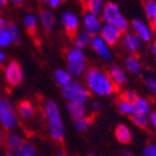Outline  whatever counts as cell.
Segmentation results:
<instances>
[{
	"label": "cell",
	"mask_w": 156,
	"mask_h": 156,
	"mask_svg": "<svg viewBox=\"0 0 156 156\" xmlns=\"http://www.w3.org/2000/svg\"><path fill=\"white\" fill-rule=\"evenodd\" d=\"M61 2H62V0H48V1H47V3H48L50 8H52V9H57L58 7L61 5Z\"/></svg>",
	"instance_id": "obj_40"
},
{
	"label": "cell",
	"mask_w": 156,
	"mask_h": 156,
	"mask_svg": "<svg viewBox=\"0 0 156 156\" xmlns=\"http://www.w3.org/2000/svg\"><path fill=\"white\" fill-rule=\"evenodd\" d=\"M87 156H94V155H92V154H90V155H87Z\"/></svg>",
	"instance_id": "obj_53"
},
{
	"label": "cell",
	"mask_w": 156,
	"mask_h": 156,
	"mask_svg": "<svg viewBox=\"0 0 156 156\" xmlns=\"http://www.w3.org/2000/svg\"><path fill=\"white\" fill-rule=\"evenodd\" d=\"M98 35L104 39L105 43L109 47L116 46L119 43L120 39H121V37H122V33L121 32L118 31L115 26L106 23L103 24Z\"/></svg>",
	"instance_id": "obj_5"
},
{
	"label": "cell",
	"mask_w": 156,
	"mask_h": 156,
	"mask_svg": "<svg viewBox=\"0 0 156 156\" xmlns=\"http://www.w3.org/2000/svg\"><path fill=\"white\" fill-rule=\"evenodd\" d=\"M16 109L18 116L23 120L31 119L34 116V112H35L33 104L30 101H27V99H23V101H19Z\"/></svg>",
	"instance_id": "obj_18"
},
{
	"label": "cell",
	"mask_w": 156,
	"mask_h": 156,
	"mask_svg": "<svg viewBox=\"0 0 156 156\" xmlns=\"http://www.w3.org/2000/svg\"><path fill=\"white\" fill-rule=\"evenodd\" d=\"M117 109L118 112L123 116H132L134 114V110H133V104L132 103H129V101H125V99L119 98L117 101Z\"/></svg>",
	"instance_id": "obj_29"
},
{
	"label": "cell",
	"mask_w": 156,
	"mask_h": 156,
	"mask_svg": "<svg viewBox=\"0 0 156 156\" xmlns=\"http://www.w3.org/2000/svg\"><path fill=\"white\" fill-rule=\"evenodd\" d=\"M94 120L93 116H84L82 118H79V119H74L73 120V127L76 131L79 132H84L89 129V127L92 125Z\"/></svg>",
	"instance_id": "obj_27"
},
{
	"label": "cell",
	"mask_w": 156,
	"mask_h": 156,
	"mask_svg": "<svg viewBox=\"0 0 156 156\" xmlns=\"http://www.w3.org/2000/svg\"><path fill=\"white\" fill-rule=\"evenodd\" d=\"M110 25L115 26L118 31H120L122 34H125V33H127L128 30H129V26H130V24H129V22H128L127 19H126L125 16L120 13L119 16H116V18L112 20V22L110 23Z\"/></svg>",
	"instance_id": "obj_30"
},
{
	"label": "cell",
	"mask_w": 156,
	"mask_h": 156,
	"mask_svg": "<svg viewBox=\"0 0 156 156\" xmlns=\"http://www.w3.org/2000/svg\"><path fill=\"white\" fill-rule=\"evenodd\" d=\"M66 60L67 63H76V62H84L86 61L85 54L83 52V50L72 47L66 51Z\"/></svg>",
	"instance_id": "obj_24"
},
{
	"label": "cell",
	"mask_w": 156,
	"mask_h": 156,
	"mask_svg": "<svg viewBox=\"0 0 156 156\" xmlns=\"http://www.w3.org/2000/svg\"><path fill=\"white\" fill-rule=\"evenodd\" d=\"M120 9L119 5L117 3L112 2V1H108L104 5L103 7V10L101 12V21L105 22L106 24H110L112 22L116 16H118L120 14Z\"/></svg>",
	"instance_id": "obj_14"
},
{
	"label": "cell",
	"mask_w": 156,
	"mask_h": 156,
	"mask_svg": "<svg viewBox=\"0 0 156 156\" xmlns=\"http://www.w3.org/2000/svg\"><path fill=\"white\" fill-rule=\"evenodd\" d=\"M62 25L68 36L71 38L76 36L79 29V19L72 11H66L62 16Z\"/></svg>",
	"instance_id": "obj_9"
},
{
	"label": "cell",
	"mask_w": 156,
	"mask_h": 156,
	"mask_svg": "<svg viewBox=\"0 0 156 156\" xmlns=\"http://www.w3.org/2000/svg\"><path fill=\"white\" fill-rule=\"evenodd\" d=\"M8 23H9V22L7 21L3 16H0V33L7 30V27H8Z\"/></svg>",
	"instance_id": "obj_39"
},
{
	"label": "cell",
	"mask_w": 156,
	"mask_h": 156,
	"mask_svg": "<svg viewBox=\"0 0 156 156\" xmlns=\"http://www.w3.org/2000/svg\"><path fill=\"white\" fill-rule=\"evenodd\" d=\"M5 156H16V154L13 153V152H11V151H7V153H5Z\"/></svg>",
	"instance_id": "obj_49"
},
{
	"label": "cell",
	"mask_w": 156,
	"mask_h": 156,
	"mask_svg": "<svg viewBox=\"0 0 156 156\" xmlns=\"http://www.w3.org/2000/svg\"><path fill=\"white\" fill-rule=\"evenodd\" d=\"M133 110H134V114L145 115V116H147V115L151 112V105H150V101L146 98H144V97L139 96L138 98H136V101L133 103Z\"/></svg>",
	"instance_id": "obj_26"
},
{
	"label": "cell",
	"mask_w": 156,
	"mask_h": 156,
	"mask_svg": "<svg viewBox=\"0 0 156 156\" xmlns=\"http://www.w3.org/2000/svg\"><path fill=\"white\" fill-rule=\"evenodd\" d=\"M38 22H39L38 18L34 13H27V14L24 16L23 18L24 29L26 30V32L31 36H34V35L37 34V31H38Z\"/></svg>",
	"instance_id": "obj_21"
},
{
	"label": "cell",
	"mask_w": 156,
	"mask_h": 156,
	"mask_svg": "<svg viewBox=\"0 0 156 156\" xmlns=\"http://www.w3.org/2000/svg\"><path fill=\"white\" fill-rule=\"evenodd\" d=\"M5 82L10 86H12V87L19 86L23 82L24 72L21 65L18 61L12 60V61H10L8 65L5 66Z\"/></svg>",
	"instance_id": "obj_4"
},
{
	"label": "cell",
	"mask_w": 156,
	"mask_h": 156,
	"mask_svg": "<svg viewBox=\"0 0 156 156\" xmlns=\"http://www.w3.org/2000/svg\"><path fill=\"white\" fill-rule=\"evenodd\" d=\"M44 114L46 117L47 121H56V120L62 119L61 115H60L59 107H58L57 103L51 99L45 101L44 104Z\"/></svg>",
	"instance_id": "obj_17"
},
{
	"label": "cell",
	"mask_w": 156,
	"mask_h": 156,
	"mask_svg": "<svg viewBox=\"0 0 156 156\" xmlns=\"http://www.w3.org/2000/svg\"><path fill=\"white\" fill-rule=\"evenodd\" d=\"M52 156H68L66 153H62V152H60V153H57L55 154V155H52Z\"/></svg>",
	"instance_id": "obj_50"
},
{
	"label": "cell",
	"mask_w": 156,
	"mask_h": 156,
	"mask_svg": "<svg viewBox=\"0 0 156 156\" xmlns=\"http://www.w3.org/2000/svg\"><path fill=\"white\" fill-rule=\"evenodd\" d=\"M101 19L99 18V16L97 14H93V13L85 12L83 16V26H84V31L87 32L89 34H91L92 36L94 35H97L101 32Z\"/></svg>",
	"instance_id": "obj_7"
},
{
	"label": "cell",
	"mask_w": 156,
	"mask_h": 156,
	"mask_svg": "<svg viewBox=\"0 0 156 156\" xmlns=\"http://www.w3.org/2000/svg\"><path fill=\"white\" fill-rule=\"evenodd\" d=\"M36 148L33 144L25 143L20 150L16 152V156H35Z\"/></svg>",
	"instance_id": "obj_34"
},
{
	"label": "cell",
	"mask_w": 156,
	"mask_h": 156,
	"mask_svg": "<svg viewBox=\"0 0 156 156\" xmlns=\"http://www.w3.org/2000/svg\"><path fill=\"white\" fill-rule=\"evenodd\" d=\"M18 114L8 97H0V123L5 131H12L18 125Z\"/></svg>",
	"instance_id": "obj_3"
},
{
	"label": "cell",
	"mask_w": 156,
	"mask_h": 156,
	"mask_svg": "<svg viewBox=\"0 0 156 156\" xmlns=\"http://www.w3.org/2000/svg\"><path fill=\"white\" fill-rule=\"evenodd\" d=\"M130 119L133 125L136 126L138 128H141V129H146L148 127V123H150V119L145 115L133 114L132 116H130Z\"/></svg>",
	"instance_id": "obj_32"
},
{
	"label": "cell",
	"mask_w": 156,
	"mask_h": 156,
	"mask_svg": "<svg viewBox=\"0 0 156 156\" xmlns=\"http://www.w3.org/2000/svg\"><path fill=\"white\" fill-rule=\"evenodd\" d=\"M67 71L71 74L72 78H80L85 74L87 70V63L84 62H76V63H67Z\"/></svg>",
	"instance_id": "obj_25"
},
{
	"label": "cell",
	"mask_w": 156,
	"mask_h": 156,
	"mask_svg": "<svg viewBox=\"0 0 156 156\" xmlns=\"http://www.w3.org/2000/svg\"><path fill=\"white\" fill-rule=\"evenodd\" d=\"M145 86L147 87V90L151 92V94L153 96L156 97V79H154L153 76H147L145 78Z\"/></svg>",
	"instance_id": "obj_37"
},
{
	"label": "cell",
	"mask_w": 156,
	"mask_h": 156,
	"mask_svg": "<svg viewBox=\"0 0 156 156\" xmlns=\"http://www.w3.org/2000/svg\"><path fill=\"white\" fill-rule=\"evenodd\" d=\"M120 156H134V155H133L131 152H123V153L121 154Z\"/></svg>",
	"instance_id": "obj_48"
},
{
	"label": "cell",
	"mask_w": 156,
	"mask_h": 156,
	"mask_svg": "<svg viewBox=\"0 0 156 156\" xmlns=\"http://www.w3.org/2000/svg\"><path fill=\"white\" fill-rule=\"evenodd\" d=\"M143 10L148 21H153L156 16V0H146V1H144Z\"/></svg>",
	"instance_id": "obj_31"
},
{
	"label": "cell",
	"mask_w": 156,
	"mask_h": 156,
	"mask_svg": "<svg viewBox=\"0 0 156 156\" xmlns=\"http://www.w3.org/2000/svg\"><path fill=\"white\" fill-rule=\"evenodd\" d=\"M125 69L133 76H140L143 72V65L136 54H130L125 59Z\"/></svg>",
	"instance_id": "obj_13"
},
{
	"label": "cell",
	"mask_w": 156,
	"mask_h": 156,
	"mask_svg": "<svg viewBox=\"0 0 156 156\" xmlns=\"http://www.w3.org/2000/svg\"><path fill=\"white\" fill-rule=\"evenodd\" d=\"M5 133L2 132V130H0V145L5 143Z\"/></svg>",
	"instance_id": "obj_44"
},
{
	"label": "cell",
	"mask_w": 156,
	"mask_h": 156,
	"mask_svg": "<svg viewBox=\"0 0 156 156\" xmlns=\"http://www.w3.org/2000/svg\"><path fill=\"white\" fill-rule=\"evenodd\" d=\"M12 44V38H11V35L8 32V30L1 32L0 33V48H5V47H8Z\"/></svg>",
	"instance_id": "obj_36"
},
{
	"label": "cell",
	"mask_w": 156,
	"mask_h": 156,
	"mask_svg": "<svg viewBox=\"0 0 156 156\" xmlns=\"http://www.w3.org/2000/svg\"><path fill=\"white\" fill-rule=\"evenodd\" d=\"M84 78V84L91 94L99 97H108L117 92V86L106 71L96 67L87 68Z\"/></svg>",
	"instance_id": "obj_1"
},
{
	"label": "cell",
	"mask_w": 156,
	"mask_h": 156,
	"mask_svg": "<svg viewBox=\"0 0 156 156\" xmlns=\"http://www.w3.org/2000/svg\"><path fill=\"white\" fill-rule=\"evenodd\" d=\"M108 74H109L110 79L114 82V84L117 87H121L123 86L128 81V74L125 68H122L121 66L114 63L109 67L108 70Z\"/></svg>",
	"instance_id": "obj_10"
},
{
	"label": "cell",
	"mask_w": 156,
	"mask_h": 156,
	"mask_svg": "<svg viewBox=\"0 0 156 156\" xmlns=\"http://www.w3.org/2000/svg\"><path fill=\"white\" fill-rule=\"evenodd\" d=\"M143 156H156L155 144H147L143 150Z\"/></svg>",
	"instance_id": "obj_38"
},
{
	"label": "cell",
	"mask_w": 156,
	"mask_h": 156,
	"mask_svg": "<svg viewBox=\"0 0 156 156\" xmlns=\"http://www.w3.org/2000/svg\"><path fill=\"white\" fill-rule=\"evenodd\" d=\"M5 60V52L1 51V49H0V63H2L3 61Z\"/></svg>",
	"instance_id": "obj_46"
},
{
	"label": "cell",
	"mask_w": 156,
	"mask_h": 156,
	"mask_svg": "<svg viewBox=\"0 0 156 156\" xmlns=\"http://www.w3.org/2000/svg\"><path fill=\"white\" fill-rule=\"evenodd\" d=\"M39 22L46 32H52L56 27V16L49 10L43 9L39 11Z\"/></svg>",
	"instance_id": "obj_16"
},
{
	"label": "cell",
	"mask_w": 156,
	"mask_h": 156,
	"mask_svg": "<svg viewBox=\"0 0 156 156\" xmlns=\"http://www.w3.org/2000/svg\"><path fill=\"white\" fill-rule=\"evenodd\" d=\"M151 23H152V25H153V27H154V29L156 30V16H155V19H154L153 21L151 22Z\"/></svg>",
	"instance_id": "obj_51"
},
{
	"label": "cell",
	"mask_w": 156,
	"mask_h": 156,
	"mask_svg": "<svg viewBox=\"0 0 156 156\" xmlns=\"http://www.w3.org/2000/svg\"><path fill=\"white\" fill-rule=\"evenodd\" d=\"M90 46L92 47V49L96 52L101 59L106 60V61H109L112 59V50H110V47L105 43V41L99 36L98 34L92 36L91 45Z\"/></svg>",
	"instance_id": "obj_6"
},
{
	"label": "cell",
	"mask_w": 156,
	"mask_h": 156,
	"mask_svg": "<svg viewBox=\"0 0 156 156\" xmlns=\"http://www.w3.org/2000/svg\"><path fill=\"white\" fill-rule=\"evenodd\" d=\"M61 95L67 101H80L86 104L91 97V93L85 84L79 81H72L68 85L61 87Z\"/></svg>",
	"instance_id": "obj_2"
},
{
	"label": "cell",
	"mask_w": 156,
	"mask_h": 156,
	"mask_svg": "<svg viewBox=\"0 0 156 156\" xmlns=\"http://www.w3.org/2000/svg\"><path fill=\"white\" fill-rule=\"evenodd\" d=\"M52 78L54 81L57 85H59L60 87H63V86L68 85V84L72 82V76L71 74L67 71V69H56L54 71V74H52Z\"/></svg>",
	"instance_id": "obj_23"
},
{
	"label": "cell",
	"mask_w": 156,
	"mask_h": 156,
	"mask_svg": "<svg viewBox=\"0 0 156 156\" xmlns=\"http://www.w3.org/2000/svg\"><path fill=\"white\" fill-rule=\"evenodd\" d=\"M42 1H44V2H47V1H48V0H42Z\"/></svg>",
	"instance_id": "obj_52"
},
{
	"label": "cell",
	"mask_w": 156,
	"mask_h": 156,
	"mask_svg": "<svg viewBox=\"0 0 156 156\" xmlns=\"http://www.w3.org/2000/svg\"><path fill=\"white\" fill-rule=\"evenodd\" d=\"M67 110L72 120L86 116V105L80 101H68Z\"/></svg>",
	"instance_id": "obj_19"
},
{
	"label": "cell",
	"mask_w": 156,
	"mask_h": 156,
	"mask_svg": "<svg viewBox=\"0 0 156 156\" xmlns=\"http://www.w3.org/2000/svg\"><path fill=\"white\" fill-rule=\"evenodd\" d=\"M115 136L121 144H130L132 142V133L130 129L123 123H120L115 128Z\"/></svg>",
	"instance_id": "obj_20"
},
{
	"label": "cell",
	"mask_w": 156,
	"mask_h": 156,
	"mask_svg": "<svg viewBox=\"0 0 156 156\" xmlns=\"http://www.w3.org/2000/svg\"><path fill=\"white\" fill-rule=\"evenodd\" d=\"M151 51H152V55H153V56H154V58L156 59V38L154 39L153 43H152Z\"/></svg>",
	"instance_id": "obj_43"
},
{
	"label": "cell",
	"mask_w": 156,
	"mask_h": 156,
	"mask_svg": "<svg viewBox=\"0 0 156 156\" xmlns=\"http://www.w3.org/2000/svg\"><path fill=\"white\" fill-rule=\"evenodd\" d=\"M91 108L93 110V112H98L101 110V103L98 101H93L91 104Z\"/></svg>",
	"instance_id": "obj_42"
},
{
	"label": "cell",
	"mask_w": 156,
	"mask_h": 156,
	"mask_svg": "<svg viewBox=\"0 0 156 156\" xmlns=\"http://www.w3.org/2000/svg\"><path fill=\"white\" fill-rule=\"evenodd\" d=\"M122 44L123 47L130 54H136L141 48L142 41L139 38V36L134 32H127L122 36Z\"/></svg>",
	"instance_id": "obj_12"
},
{
	"label": "cell",
	"mask_w": 156,
	"mask_h": 156,
	"mask_svg": "<svg viewBox=\"0 0 156 156\" xmlns=\"http://www.w3.org/2000/svg\"><path fill=\"white\" fill-rule=\"evenodd\" d=\"M148 119H150V123L154 127V129L156 130V110L152 112L148 116Z\"/></svg>",
	"instance_id": "obj_41"
},
{
	"label": "cell",
	"mask_w": 156,
	"mask_h": 156,
	"mask_svg": "<svg viewBox=\"0 0 156 156\" xmlns=\"http://www.w3.org/2000/svg\"><path fill=\"white\" fill-rule=\"evenodd\" d=\"M104 7V0H85V8L87 12L99 16Z\"/></svg>",
	"instance_id": "obj_28"
},
{
	"label": "cell",
	"mask_w": 156,
	"mask_h": 156,
	"mask_svg": "<svg viewBox=\"0 0 156 156\" xmlns=\"http://www.w3.org/2000/svg\"><path fill=\"white\" fill-rule=\"evenodd\" d=\"M133 32H134L136 35L139 36V38L144 43H151L153 41V31H152V27L148 26L145 22H143L142 20H138L135 19L133 20L132 23Z\"/></svg>",
	"instance_id": "obj_8"
},
{
	"label": "cell",
	"mask_w": 156,
	"mask_h": 156,
	"mask_svg": "<svg viewBox=\"0 0 156 156\" xmlns=\"http://www.w3.org/2000/svg\"><path fill=\"white\" fill-rule=\"evenodd\" d=\"M139 97L138 93L134 91V90H125V91L121 93V95H120V98L121 99H125V101H129V103H134L135 101H136V98Z\"/></svg>",
	"instance_id": "obj_35"
},
{
	"label": "cell",
	"mask_w": 156,
	"mask_h": 156,
	"mask_svg": "<svg viewBox=\"0 0 156 156\" xmlns=\"http://www.w3.org/2000/svg\"><path fill=\"white\" fill-rule=\"evenodd\" d=\"M7 3H8V0H0V8L5 7Z\"/></svg>",
	"instance_id": "obj_47"
},
{
	"label": "cell",
	"mask_w": 156,
	"mask_h": 156,
	"mask_svg": "<svg viewBox=\"0 0 156 156\" xmlns=\"http://www.w3.org/2000/svg\"><path fill=\"white\" fill-rule=\"evenodd\" d=\"M7 30H8V32L10 33L13 44H19V43L21 42V31H20V27L16 25V23H14V22H9Z\"/></svg>",
	"instance_id": "obj_33"
},
{
	"label": "cell",
	"mask_w": 156,
	"mask_h": 156,
	"mask_svg": "<svg viewBox=\"0 0 156 156\" xmlns=\"http://www.w3.org/2000/svg\"><path fill=\"white\" fill-rule=\"evenodd\" d=\"M72 41H73V47L83 50L84 48H86L87 46L91 45L92 35L85 31L78 32L76 36L72 38Z\"/></svg>",
	"instance_id": "obj_22"
},
{
	"label": "cell",
	"mask_w": 156,
	"mask_h": 156,
	"mask_svg": "<svg viewBox=\"0 0 156 156\" xmlns=\"http://www.w3.org/2000/svg\"><path fill=\"white\" fill-rule=\"evenodd\" d=\"M3 144L5 145L8 151L16 152L25 144V141H24L22 135L14 132H9L5 136V143Z\"/></svg>",
	"instance_id": "obj_15"
},
{
	"label": "cell",
	"mask_w": 156,
	"mask_h": 156,
	"mask_svg": "<svg viewBox=\"0 0 156 156\" xmlns=\"http://www.w3.org/2000/svg\"><path fill=\"white\" fill-rule=\"evenodd\" d=\"M48 133L50 138L57 142V143H62L65 140V125H63L62 119L56 120V121H48Z\"/></svg>",
	"instance_id": "obj_11"
},
{
	"label": "cell",
	"mask_w": 156,
	"mask_h": 156,
	"mask_svg": "<svg viewBox=\"0 0 156 156\" xmlns=\"http://www.w3.org/2000/svg\"><path fill=\"white\" fill-rule=\"evenodd\" d=\"M10 1L16 5H21L24 2V0H10Z\"/></svg>",
	"instance_id": "obj_45"
}]
</instances>
